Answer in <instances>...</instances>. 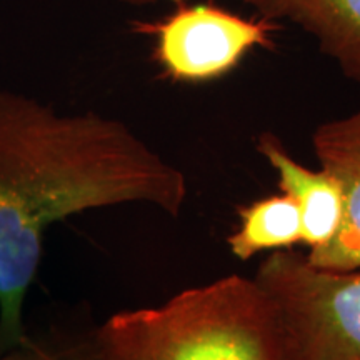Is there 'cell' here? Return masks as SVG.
<instances>
[{"label":"cell","mask_w":360,"mask_h":360,"mask_svg":"<svg viewBox=\"0 0 360 360\" xmlns=\"http://www.w3.org/2000/svg\"><path fill=\"white\" fill-rule=\"evenodd\" d=\"M186 199V175L120 120L0 90V354L29 335L22 312L51 225L124 204L177 217Z\"/></svg>","instance_id":"6da1fadb"},{"label":"cell","mask_w":360,"mask_h":360,"mask_svg":"<svg viewBox=\"0 0 360 360\" xmlns=\"http://www.w3.org/2000/svg\"><path fill=\"white\" fill-rule=\"evenodd\" d=\"M97 360H278L276 310L255 278L227 276L92 330Z\"/></svg>","instance_id":"7a4b0ae2"},{"label":"cell","mask_w":360,"mask_h":360,"mask_svg":"<svg viewBox=\"0 0 360 360\" xmlns=\"http://www.w3.org/2000/svg\"><path fill=\"white\" fill-rule=\"evenodd\" d=\"M254 278L276 310L278 360H360V269H319L277 250Z\"/></svg>","instance_id":"3957f363"},{"label":"cell","mask_w":360,"mask_h":360,"mask_svg":"<svg viewBox=\"0 0 360 360\" xmlns=\"http://www.w3.org/2000/svg\"><path fill=\"white\" fill-rule=\"evenodd\" d=\"M277 20L247 17L212 4H179L167 17L135 22L134 30L154 37L162 74L180 84H204L231 74L254 49H272Z\"/></svg>","instance_id":"277c9868"},{"label":"cell","mask_w":360,"mask_h":360,"mask_svg":"<svg viewBox=\"0 0 360 360\" xmlns=\"http://www.w3.org/2000/svg\"><path fill=\"white\" fill-rule=\"evenodd\" d=\"M312 146L321 167L339 180L344 220L334 242L305 259L326 270L360 269V107L350 115L319 125Z\"/></svg>","instance_id":"5b68a950"},{"label":"cell","mask_w":360,"mask_h":360,"mask_svg":"<svg viewBox=\"0 0 360 360\" xmlns=\"http://www.w3.org/2000/svg\"><path fill=\"white\" fill-rule=\"evenodd\" d=\"M257 150L276 170L282 193L299 207L307 255L330 245L344 220V193L339 180L326 169L312 170L297 162L274 134L260 135Z\"/></svg>","instance_id":"8992f818"},{"label":"cell","mask_w":360,"mask_h":360,"mask_svg":"<svg viewBox=\"0 0 360 360\" xmlns=\"http://www.w3.org/2000/svg\"><path fill=\"white\" fill-rule=\"evenodd\" d=\"M262 15L302 27L345 77L360 82V0H270Z\"/></svg>","instance_id":"52a82bcc"},{"label":"cell","mask_w":360,"mask_h":360,"mask_svg":"<svg viewBox=\"0 0 360 360\" xmlns=\"http://www.w3.org/2000/svg\"><path fill=\"white\" fill-rule=\"evenodd\" d=\"M227 244L238 260H250L262 252L289 250L302 244L299 207L285 193L240 207L238 227L227 238Z\"/></svg>","instance_id":"ba28073f"},{"label":"cell","mask_w":360,"mask_h":360,"mask_svg":"<svg viewBox=\"0 0 360 360\" xmlns=\"http://www.w3.org/2000/svg\"><path fill=\"white\" fill-rule=\"evenodd\" d=\"M0 360H97L92 332L30 337L0 354Z\"/></svg>","instance_id":"9c48e42d"},{"label":"cell","mask_w":360,"mask_h":360,"mask_svg":"<svg viewBox=\"0 0 360 360\" xmlns=\"http://www.w3.org/2000/svg\"><path fill=\"white\" fill-rule=\"evenodd\" d=\"M119 2L122 4H127V6H148V4H155V2H160V0H119ZM169 2H175V4H182L186 2V0H169ZM245 4H249V6L255 7L259 11L260 15L267 11L269 7V2L270 0H244Z\"/></svg>","instance_id":"30bf717a"}]
</instances>
